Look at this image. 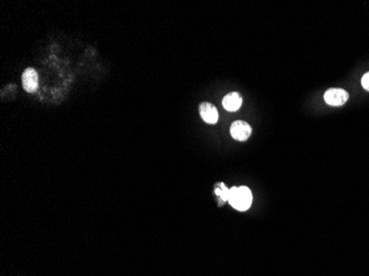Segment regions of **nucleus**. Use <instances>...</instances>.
<instances>
[{
  "mask_svg": "<svg viewBox=\"0 0 369 276\" xmlns=\"http://www.w3.org/2000/svg\"><path fill=\"white\" fill-rule=\"evenodd\" d=\"M199 113H200L202 119L208 124H216L219 118L218 110L215 105H212L209 102H203L199 106Z\"/></svg>",
  "mask_w": 369,
  "mask_h": 276,
  "instance_id": "4",
  "label": "nucleus"
},
{
  "mask_svg": "<svg viewBox=\"0 0 369 276\" xmlns=\"http://www.w3.org/2000/svg\"><path fill=\"white\" fill-rule=\"evenodd\" d=\"M220 188L216 189V195L219 196L221 198L222 201H229V197H230V189H228L225 183H220Z\"/></svg>",
  "mask_w": 369,
  "mask_h": 276,
  "instance_id": "7",
  "label": "nucleus"
},
{
  "mask_svg": "<svg viewBox=\"0 0 369 276\" xmlns=\"http://www.w3.org/2000/svg\"><path fill=\"white\" fill-rule=\"evenodd\" d=\"M229 203L239 211H246L252 203V193L247 187H232L230 189Z\"/></svg>",
  "mask_w": 369,
  "mask_h": 276,
  "instance_id": "1",
  "label": "nucleus"
},
{
  "mask_svg": "<svg viewBox=\"0 0 369 276\" xmlns=\"http://www.w3.org/2000/svg\"><path fill=\"white\" fill-rule=\"evenodd\" d=\"M349 95L343 89H329L324 94V100L328 105L342 106L348 101Z\"/></svg>",
  "mask_w": 369,
  "mask_h": 276,
  "instance_id": "2",
  "label": "nucleus"
},
{
  "mask_svg": "<svg viewBox=\"0 0 369 276\" xmlns=\"http://www.w3.org/2000/svg\"><path fill=\"white\" fill-rule=\"evenodd\" d=\"M362 85L364 89L369 92V72H367L366 74H364V76L362 77Z\"/></svg>",
  "mask_w": 369,
  "mask_h": 276,
  "instance_id": "8",
  "label": "nucleus"
},
{
  "mask_svg": "<svg viewBox=\"0 0 369 276\" xmlns=\"http://www.w3.org/2000/svg\"><path fill=\"white\" fill-rule=\"evenodd\" d=\"M242 104V98L238 92H231V93L227 94L222 100V105L225 110H229V112H236L240 109Z\"/></svg>",
  "mask_w": 369,
  "mask_h": 276,
  "instance_id": "6",
  "label": "nucleus"
},
{
  "mask_svg": "<svg viewBox=\"0 0 369 276\" xmlns=\"http://www.w3.org/2000/svg\"><path fill=\"white\" fill-rule=\"evenodd\" d=\"M251 133V126L245 120H236V122L232 123L230 127L231 136L236 140H240V142H245V140L249 138Z\"/></svg>",
  "mask_w": 369,
  "mask_h": 276,
  "instance_id": "3",
  "label": "nucleus"
},
{
  "mask_svg": "<svg viewBox=\"0 0 369 276\" xmlns=\"http://www.w3.org/2000/svg\"><path fill=\"white\" fill-rule=\"evenodd\" d=\"M22 86L29 93L35 92L38 88V73L32 67H28L22 73Z\"/></svg>",
  "mask_w": 369,
  "mask_h": 276,
  "instance_id": "5",
  "label": "nucleus"
}]
</instances>
